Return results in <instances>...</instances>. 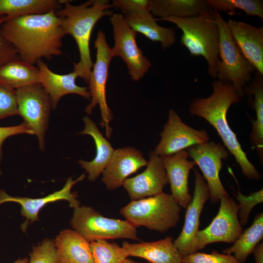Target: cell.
Instances as JSON below:
<instances>
[{
	"mask_svg": "<svg viewBox=\"0 0 263 263\" xmlns=\"http://www.w3.org/2000/svg\"><path fill=\"white\" fill-rule=\"evenodd\" d=\"M113 4L125 15L150 12L151 0H113Z\"/></svg>",
	"mask_w": 263,
	"mask_h": 263,
	"instance_id": "36",
	"label": "cell"
},
{
	"mask_svg": "<svg viewBox=\"0 0 263 263\" xmlns=\"http://www.w3.org/2000/svg\"><path fill=\"white\" fill-rule=\"evenodd\" d=\"M29 259L27 257L19 258L13 263H28Z\"/></svg>",
	"mask_w": 263,
	"mask_h": 263,
	"instance_id": "40",
	"label": "cell"
},
{
	"mask_svg": "<svg viewBox=\"0 0 263 263\" xmlns=\"http://www.w3.org/2000/svg\"><path fill=\"white\" fill-rule=\"evenodd\" d=\"M123 263H140L138 262H137L132 259L127 258L125 260V261Z\"/></svg>",
	"mask_w": 263,
	"mask_h": 263,
	"instance_id": "41",
	"label": "cell"
},
{
	"mask_svg": "<svg viewBox=\"0 0 263 263\" xmlns=\"http://www.w3.org/2000/svg\"><path fill=\"white\" fill-rule=\"evenodd\" d=\"M182 263H241L233 255L220 253L216 250L210 253L196 252L182 257Z\"/></svg>",
	"mask_w": 263,
	"mask_h": 263,
	"instance_id": "34",
	"label": "cell"
},
{
	"mask_svg": "<svg viewBox=\"0 0 263 263\" xmlns=\"http://www.w3.org/2000/svg\"><path fill=\"white\" fill-rule=\"evenodd\" d=\"M54 241L58 263H94L90 242L74 229L62 230Z\"/></svg>",
	"mask_w": 263,
	"mask_h": 263,
	"instance_id": "22",
	"label": "cell"
},
{
	"mask_svg": "<svg viewBox=\"0 0 263 263\" xmlns=\"http://www.w3.org/2000/svg\"><path fill=\"white\" fill-rule=\"evenodd\" d=\"M28 263H58L54 240L45 239L33 246Z\"/></svg>",
	"mask_w": 263,
	"mask_h": 263,
	"instance_id": "33",
	"label": "cell"
},
{
	"mask_svg": "<svg viewBox=\"0 0 263 263\" xmlns=\"http://www.w3.org/2000/svg\"><path fill=\"white\" fill-rule=\"evenodd\" d=\"M226 22L234 41L243 56L257 71L263 75V26L257 27L231 19Z\"/></svg>",
	"mask_w": 263,
	"mask_h": 263,
	"instance_id": "19",
	"label": "cell"
},
{
	"mask_svg": "<svg viewBox=\"0 0 263 263\" xmlns=\"http://www.w3.org/2000/svg\"><path fill=\"white\" fill-rule=\"evenodd\" d=\"M194 172L193 195L187 207L182 230L173 241L175 246L182 257L193 253V244L199 230L200 215L205 203L209 198L208 188L203 175L197 169H194Z\"/></svg>",
	"mask_w": 263,
	"mask_h": 263,
	"instance_id": "14",
	"label": "cell"
},
{
	"mask_svg": "<svg viewBox=\"0 0 263 263\" xmlns=\"http://www.w3.org/2000/svg\"><path fill=\"white\" fill-rule=\"evenodd\" d=\"M156 20L172 22L180 29L182 31L181 44L191 56L204 57L208 65V73L212 78H216L219 61V34L212 10L208 9L191 17H171Z\"/></svg>",
	"mask_w": 263,
	"mask_h": 263,
	"instance_id": "4",
	"label": "cell"
},
{
	"mask_svg": "<svg viewBox=\"0 0 263 263\" xmlns=\"http://www.w3.org/2000/svg\"><path fill=\"white\" fill-rule=\"evenodd\" d=\"M211 85L212 94L206 98L198 97L192 100L188 107L189 113L204 118L215 129L224 146L234 157L244 176L249 180H260L262 174L248 160L226 118L229 108L240 102L242 97L230 82L217 79Z\"/></svg>",
	"mask_w": 263,
	"mask_h": 263,
	"instance_id": "2",
	"label": "cell"
},
{
	"mask_svg": "<svg viewBox=\"0 0 263 263\" xmlns=\"http://www.w3.org/2000/svg\"><path fill=\"white\" fill-rule=\"evenodd\" d=\"M18 114L16 91L0 85V120Z\"/></svg>",
	"mask_w": 263,
	"mask_h": 263,
	"instance_id": "35",
	"label": "cell"
},
{
	"mask_svg": "<svg viewBox=\"0 0 263 263\" xmlns=\"http://www.w3.org/2000/svg\"><path fill=\"white\" fill-rule=\"evenodd\" d=\"M160 136L161 139L153 151L161 157L171 155L209 140L207 131L196 130L186 124L172 109L169 112L168 121Z\"/></svg>",
	"mask_w": 263,
	"mask_h": 263,
	"instance_id": "13",
	"label": "cell"
},
{
	"mask_svg": "<svg viewBox=\"0 0 263 263\" xmlns=\"http://www.w3.org/2000/svg\"><path fill=\"white\" fill-rule=\"evenodd\" d=\"M90 246L94 263H123L129 257L122 246L107 240L90 242Z\"/></svg>",
	"mask_w": 263,
	"mask_h": 263,
	"instance_id": "31",
	"label": "cell"
},
{
	"mask_svg": "<svg viewBox=\"0 0 263 263\" xmlns=\"http://www.w3.org/2000/svg\"><path fill=\"white\" fill-rule=\"evenodd\" d=\"M202 171L209 192V198L213 203L223 197L229 196L220 180L219 173L223 160L229 156V152L221 143L210 141L192 146L187 151Z\"/></svg>",
	"mask_w": 263,
	"mask_h": 263,
	"instance_id": "12",
	"label": "cell"
},
{
	"mask_svg": "<svg viewBox=\"0 0 263 263\" xmlns=\"http://www.w3.org/2000/svg\"><path fill=\"white\" fill-rule=\"evenodd\" d=\"M84 128L78 134L89 135L94 139L96 146V155L91 161L80 160L81 167L88 173L90 181L97 179L109 163L114 150L108 140L100 132L96 124L88 116L84 117Z\"/></svg>",
	"mask_w": 263,
	"mask_h": 263,
	"instance_id": "23",
	"label": "cell"
},
{
	"mask_svg": "<svg viewBox=\"0 0 263 263\" xmlns=\"http://www.w3.org/2000/svg\"><path fill=\"white\" fill-rule=\"evenodd\" d=\"M256 263H263V244H259L252 252Z\"/></svg>",
	"mask_w": 263,
	"mask_h": 263,
	"instance_id": "39",
	"label": "cell"
},
{
	"mask_svg": "<svg viewBox=\"0 0 263 263\" xmlns=\"http://www.w3.org/2000/svg\"><path fill=\"white\" fill-rule=\"evenodd\" d=\"M110 21L114 42L111 48L112 56L120 57L127 66L131 79L139 81L148 72L151 63L137 44V33L127 23L122 14L113 13Z\"/></svg>",
	"mask_w": 263,
	"mask_h": 263,
	"instance_id": "10",
	"label": "cell"
},
{
	"mask_svg": "<svg viewBox=\"0 0 263 263\" xmlns=\"http://www.w3.org/2000/svg\"><path fill=\"white\" fill-rule=\"evenodd\" d=\"M39 69L19 57L0 67V85L16 90L26 85L39 82Z\"/></svg>",
	"mask_w": 263,
	"mask_h": 263,
	"instance_id": "26",
	"label": "cell"
},
{
	"mask_svg": "<svg viewBox=\"0 0 263 263\" xmlns=\"http://www.w3.org/2000/svg\"><path fill=\"white\" fill-rule=\"evenodd\" d=\"M18 114L38 137L39 148L44 150L52 103L40 83L30 84L16 90Z\"/></svg>",
	"mask_w": 263,
	"mask_h": 263,
	"instance_id": "9",
	"label": "cell"
},
{
	"mask_svg": "<svg viewBox=\"0 0 263 263\" xmlns=\"http://www.w3.org/2000/svg\"><path fill=\"white\" fill-rule=\"evenodd\" d=\"M147 164L142 153L133 147L114 150L102 173V181L108 190H114L122 186L129 175Z\"/></svg>",
	"mask_w": 263,
	"mask_h": 263,
	"instance_id": "17",
	"label": "cell"
},
{
	"mask_svg": "<svg viewBox=\"0 0 263 263\" xmlns=\"http://www.w3.org/2000/svg\"><path fill=\"white\" fill-rule=\"evenodd\" d=\"M216 216L204 229L198 230L194 239L193 253L210 244L233 243L243 232L238 217L239 206L229 196L223 197Z\"/></svg>",
	"mask_w": 263,
	"mask_h": 263,
	"instance_id": "11",
	"label": "cell"
},
{
	"mask_svg": "<svg viewBox=\"0 0 263 263\" xmlns=\"http://www.w3.org/2000/svg\"><path fill=\"white\" fill-rule=\"evenodd\" d=\"M161 157L170 185L171 195L181 207L186 208L192 198L189 193L188 175L196 164L188 160L185 150Z\"/></svg>",
	"mask_w": 263,
	"mask_h": 263,
	"instance_id": "18",
	"label": "cell"
},
{
	"mask_svg": "<svg viewBox=\"0 0 263 263\" xmlns=\"http://www.w3.org/2000/svg\"><path fill=\"white\" fill-rule=\"evenodd\" d=\"M124 17L132 29L152 41L160 42L164 49L170 47L176 41L175 29L160 26L150 12L125 15Z\"/></svg>",
	"mask_w": 263,
	"mask_h": 263,
	"instance_id": "25",
	"label": "cell"
},
{
	"mask_svg": "<svg viewBox=\"0 0 263 263\" xmlns=\"http://www.w3.org/2000/svg\"><path fill=\"white\" fill-rule=\"evenodd\" d=\"M37 64L39 69V83L51 99L52 108L55 109L61 98L68 94H76L88 99H91L88 87H81L75 83L78 75L74 71L67 74H58L52 71L42 61Z\"/></svg>",
	"mask_w": 263,
	"mask_h": 263,
	"instance_id": "20",
	"label": "cell"
},
{
	"mask_svg": "<svg viewBox=\"0 0 263 263\" xmlns=\"http://www.w3.org/2000/svg\"><path fill=\"white\" fill-rule=\"evenodd\" d=\"M129 257L141 258L150 263H182V257L173 244L171 237L154 242L122 243Z\"/></svg>",
	"mask_w": 263,
	"mask_h": 263,
	"instance_id": "21",
	"label": "cell"
},
{
	"mask_svg": "<svg viewBox=\"0 0 263 263\" xmlns=\"http://www.w3.org/2000/svg\"><path fill=\"white\" fill-rule=\"evenodd\" d=\"M1 33L19 58L32 65L43 58L50 60L63 54L62 40L65 35L56 11L7 19Z\"/></svg>",
	"mask_w": 263,
	"mask_h": 263,
	"instance_id": "1",
	"label": "cell"
},
{
	"mask_svg": "<svg viewBox=\"0 0 263 263\" xmlns=\"http://www.w3.org/2000/svg\"><path fill=\"white\" fill-rule=\"evenodd\" d=\"M63 8L56 11L65 35L72 36L77 45L79 60L74 65L78 77L88 84L93 64L90 49L91 34L95 24L105 16H111L114 7L108 0H90L79 5L60 0Z\"/></svg>",
	"mask_w": 263,
	"mask_h": 263,
	"instance_id": "3",
	"label": "cell"
},
{
	"mask_svg": "<svg viewBox=\"0 0 263 263\" xmlns=\"http://www.w3.org/2000/svg\"><path fill=\"white\" fill-rule=\"evenodd\" d=\"M263 213L256 215L251 226L245 229L233 243L223 250V253L233 255L241 263H244L249 255L263 239Z\"/></svg>",
	"mask_w": 263,
	"mask_h": 263,
	"instance_id": "29",
	"label": "cell"
},
{
	"mask_svg": "<svg viewBox=\"0 0 263 263\" xmlns=\"http://www.w3.org/2000/svg\"><path fill=\"white\" fill-rule=\"evenodd\" d=\"M62 4L56 0H0V16L7 19L57 11Z\"/></svg>",
	"mask_w": 263,
	"mask_h": 263,
	"instance_id": "28",
	"label": "cell"
},
{
	"mask_svg": "<svg viewBox=\"0 0 263 263\" xmlns=\"http://www.w3.org/2000/svg\"><path fill=\"white\" fill-rule=\"evenodd\" d=\"M85 174H81L76 180L70 177L60 190L56 191L45 197L39 198H31L22 197H14L9 195L5 191L0 190V205L6 202H15L21 206V214L26 218L21 226L22 230H25L29 223L38 220L39 210L46 204L59 200H65L69 203L71 207L75 208L80 206L75 192H72V187L77 183L82 181Z\"/></svg>",
	"mask_w": 263,
	"mask_h": 263,
	"instance_id": "15",
	"label": "cell"
},
{
	"mask_svg": "<svg viewBox=\"0 0 263 263\" xmlns=\"http://www.w3.org/2000/svg\"><path fill=\"white\" fill-rule=\"evenodd\" d=\"M145 170L142 173L126 179L123 186L132 200L155 196L163 192L169 184L162 157L151 151Z\"/></svg>",
	"mask_w": 263,
	"mask_h": 263,
	"instance_id": "16",
	"label": "cell"
},
{
	"mask_svg": "<svg viewBox=\"0 0 263 263\" xmlns=\"http://www.w3.org/2000/svg\"><path fill=\"white\" fill-rule=\"evenodd\" d=\"M7 19L6 16H0V67L19 57L16 49L4 38L1 33V25Z\"/></svg>",
	"mask_w": 263,
	"mask_h": 263,
	"instance_id": "37",
	"label": "cell"
},
{
	"mask_svg": "<svg viewBox=\"0 0 263 263\" xmlns=\"http://www.w3.org/2000/svg\"><path fill=\"white\" fill-rule=\"evenodd\" d=\"M248 104L255 111L256 119H251L252 131L249 138L256 149L262 164L263 162V75L256 71L250 82L244 88Z\"/></svg>",
	"mask_w": 263,
	"mask_h": 263,
	"instance_id": "24",
	"label": "cell"
},
{
	"mask_svg": "<svg viewBox=\"0 0 263 263\" xmlns=\"http://www.w3.org/2000/svg\"><path fill=\"white\" fill-rule=\"evenodd\" d=\"M239 202L238 217L242 226L248 222L250 212L257 205L263 202V189L262 188L258 191L251 192L248 195L243 194L239 190L235 194Z\"/></svg>",
	"mask_w": 263,
	"mask_h": 263,
	"instance_id": "32",
	"label": "cell"
},
{
	"mask_svg": "<svg viewBox=\"0 0 263 263\" xmlns=\"http://www.w3.org/2000/svg\"><path fill=\"white\" fill-rule=\"evenodd\" d=\"M208 7L217 12L233 16L236 9L243 11L249 16H257L263 20V1L261 0H206Z\"/></svg>",
	"mask_w": 263,
	"mask_h": 263,
	"instance_id": "30",
	"label": "cell"
},
{
	"mask_svg": "<svg viewBox=\"0 0 263 263\" xmlns=\"http://www.w3.org/2000/svg\"><path fill=\"white\" fill-rule=\"evenodd\" d=\"M212 11L219 34V61L217 66L216 78L231 83L236 91L243 97L244 88L250 82L253 74L257 70L237 47L226 21L219 12Z\"/></svg>",
	"mask_w": 263,
	"mask_h": 263,
	"instance_id": "6",
	"label": "cell"
},
{
	"mask_svg": "<svg viewBox=\"0 0 263 263\" xmlns=\"http://www.w3.org/2000/svg\"><path fill=\"white\" fill-rule=\"evenodd\" d=\"M23 133L35 135L34 132L24 122L16 126L0 127V156L2 155V148L4 141L9 137Z\"/></svg>",
	"mask_w": 263,
	"mask_h": 263,
	"instance_id": "38",
	"label": "cell"
},
{
	"mask_svg": "<svg viewBox=\"0 0 263 263\" xmlns=\"http://www.w3.org/2000/svg\"><path fill=\"white\" fill-rule=\"evenodd\" d=\"M150 13L158 19L185 18L198 15L210 8L204 0H151Z\"/></svg>",
	"mask_w": 263,
	"mask_h": 263,
	"instance_id": "27",
	"label": "cell"
},
{
	"mask_svg": "<svg viewBox=\"0 0 263 263\" xmlns=\"http://www.w3.org/2000/svg\"><path fill=\"white\" fill-rule=\"evenodd\" d=\"M181 207L171 194L163 192L155 196L132 200L120 210L126 220L136 228L145 226L161 233L175 227Z\"/></svg>",
	"mask_w": 263,
	"mask_h": 263,
	"instance_id": "5",
	"label": "cell"
},
{
	"mask_svg": "<svg viewBox=\"0 0 263 263\" xmlns=\"http://www.w3.org/2000/svg\"><path fill=\"white\" fill-rule=\"evenodd\" d=\"M94 46L96 49V59L90 75L88 89L91 99L86 107L85 112L91 114L94 109L99 106L101 117L100 125L105 129L106 136L110 138L112 129L110 123L113 115L107 103L106 89L109 67L113 56L105 34L100 29L97 32Z\"/></svg>",
	"mask_w": 263,
	"mask_h": 263,
	"instance_id": "8",
	"label": "cell"
},
{
	"mask_svg": "<svg viewBox=\"0 0 263 263\" xmlns=\"http://www.w3.org/2000/svg\"><path fill=\"white\" fill-rule=\"evenodd\" d=\"M70 224L74 230L89 242L116 239L138 240L136 228L128 221L104 217L89 206L74 208Z\"/></svg>",
	"mask_w": 263,
	"mask_h": 263,
	"instance_id": "7",
	"label": "cell"
}]
</instances>
